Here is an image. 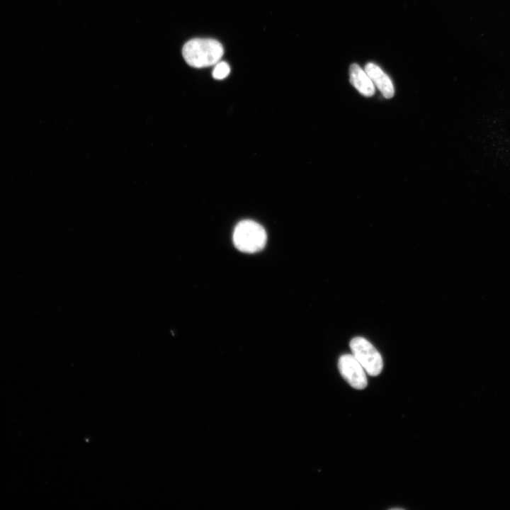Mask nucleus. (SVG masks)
<instances>
[{"instance_id": "6", "label": "nucleus", "mask_w": 510, "mask_h": 510, "mask_svg": "<svg viewBox=\"0 0 510 510\" xmlns=\"http://www.w3.org/2000/svg\"><path fill=\"white\" fill-rule=\"evenodd\" d=\"M351 84L363 96H371L375 94V85L370 77L357 64H352L349 68Z\"/></svg>"}, {"instance_id": "4", "label": "nucleus", "mask_w": 510, "mask_h": 510, "mask_svg": "<svg viewBox=\"0 0 510 510\" xmlns=\"http://www.w3.org/2000/svg\"><path fill=\"white\" fill-rule=\"evenodd\" d=\"M343 378L353 388L363 390L368 385L366 370L352 354H344L338 361Z\"/></svg>"}, {"instance_id": "1", "label": "nucleus", "mask_w": 510, "mask_h": 510, "mask_svg": "<svg viewBox=\"0 0 510 510\" xmlns=\"http://www.w3.org/2000/svg\"><path fill=\"white\" fill-rule=\"evenodd\" d=\"M224 49L220 42L210 38L190 40L183 47L182 55L191 67L201 68L215 65L220 62Z\"/></svg>"}, {"instance_id": "2", "label": "nucleus", "mask_w": 510, "mask_h": 510, "mask_svg": "<svg viewBox=\"0 0 510 510\" xmlns=\"http://www.w3.org/2000/svg\"><path fill=\"white\" fill-rule=\"evenodd\" d=\"M235 247L244 253H255L266 245L267 236L264 227L258 222L246 220L239 222L233 232Z\"/></svg>"}, {"instance_id": "3", "label": "nucleus", "mask_w": 510, "mask_h": 510, "mask_svg": "<svg viewBox=\"0 0 510 510\" xmlns=\"http://www.w3.org/2000/svg\"><path fill=\"white\" fill-rule=\"evenodd\" d=\"M349 346L352 355L369 375L377 376L381 373L383 368L382 356L369 341L356 336L351 340Z\"/></svg>"}, {"instance_id": "8", "label": "nucleus", "mask_w": 510, "mask_h": 510, "mask_svg": "<svg viewBox=\"0 0 510 510\" xmlns=\"http://www.w3.org/2000/svg\"><path fill=\"white\" fill-rule=\"evenodd\" d=\"M390 509V510H393V509H397H397H403L395 507V508H391V509Z\"/></svg>"}, {"instance_id": "7", "label": "nucleus", "mask_w": 510, "mask_h": 510, "mask_svg": "<svg viewBox=\"0 0 510 510\" xmlns=\"http://www.w3.org/2000/svg\"><path fill=\"white\" fill-rule=\"evenodd\" d=\"M230 72V67L225 62H218L215 64L212 71V76L216 79H223L227 77Z\"/></svg>"}, {"instance_id": "5", "label": "nucleus", "mask_w": 510, "mask_h": 510, "mask_svg": "<svg viewBox=\"0 0 510 510\" xmlns=\"http://www.w3.org/2000/svg\"><path fill=\"white\" fill-rule=\"evenodd\" d=\"M364 70L385 98H390L394 96L395 89L390 78L378 65L368 63Z\"/></svg>"}]
</instances>
